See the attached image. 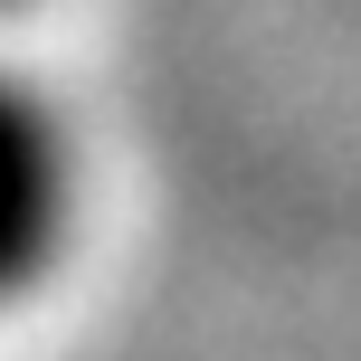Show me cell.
I'll list each match as a JSON object with an SVG mask.
<instances>
[{
	"mask_svg": "<svg viewBox=\"0 0 361 361\" xmlns=\"http://www.w3.org/2000/svg\"><path fill=\"white\" fill-rule=\"evenodd\" d=\"M57 209H67V190H57V133L38 124V105H19L0 86V295L38 276V257L57 238Z\"/></svg>",
	"mask_w": 361,
	"mask_h": 361,
	"instance_id": "cell-1",
	"label": "cell"
}]
</instances>
